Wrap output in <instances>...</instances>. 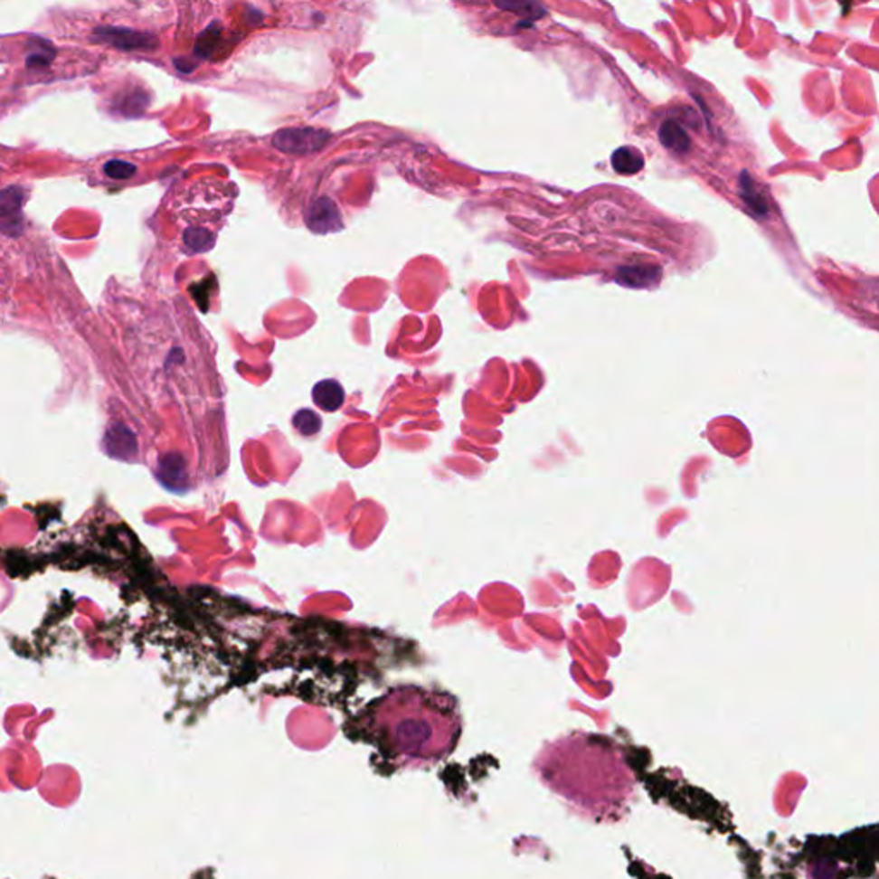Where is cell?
Here are the masks:
<instances>
[{
	"mask_svg": "<svg viewBox=\"0 0 879 879\" xmlns=\"http://www.w3.org/2000/svg\"><path fill=\"white\" fill-rule=\"evenodd\" d=\"M370 744L395 766L424 768L449 756L460 733V716L450 694L399 687L376 699L361 714Z\"/></svg>",
	"mask_w": 879,
	"mask_h": 879,
	"instance_id": "6da1fadb",
	"label": "cell"
},
{
	"mask_svg": "<svg viewBox=\"0 0 879 879\" xmlns=\"http://www.w3.org/2000/svg\"><path fill=\"white\" fill-rule=\"evenodd\" d=\"M330 135L313 128H288L273 136V146L288 155H309L326 145Z\"/></svg>",
	"mask_w": 879,
	"mask_h": 879,
	"instance_id": "7a4b0ae2",
	"label": "cell"
},
{
	"mask_svg": "<svg viewBox=\"0 0 879 879\" xmlns=\"http://www.w3.org/2000/svg\"><path fill=\"white\" fill-rule=\"evenodd\" d=\"M91 40L97 43L112 45L118 51H153L158 47V38L150 33L135 32L129 28L118 26H100L91 33Z\"/></svg>",
	"mask_w": 879,
	"mask_h": 879,
	"instance_id": "3957f363",
	"label": "cell"
},
{
	"mask_svg": "<svg viewBox=\"0 0 879 879\" xmlns=\"http://www.w3.org/2000/svg\"><path fill=\"white\" fill-rule=\"evenodd\" d=\"M306 223L315 234H330L342 229V219L337 204L328 198H320L309 206Z\"/></svg>",
	"mask_w": 879,
	"mask_h": 879,
	"instance_id": "277c9868",
	"label": "cell"
},
{
	"mask_svg": "<svg viewBox=\"0 0 879 879\" xmlns=\"http://www.w3.org/2000/svg\"><path fill=\"white\" fill-rule=\"evenodd\" d=\"M21 204L23 191L19 187H7L0 193V229L11 236L21 227Z\"/></svg>",
	"mask_w": 879,
	"mask_h": 879,
	"instance_id": "5b68a950",
	"label": "cell"
},
{
	"mask_svg": "<svg viewBox=\"0 0 879 879\" xmlns=\"http://www.w3.org/2000/svg\"><path fill=\"white\" fill-rule=\"evenodd\" d=\"M313 401L323 411L334 412L344 404L345 392L336 380H323L313 389Z\"/></svg>",
	"mask_w": 879,
	"mask_h": 879,
	"instance_id": "8992f818",
	"label": "cell"
},
{
	"mask_svg": "<svg viewBox=\"0 0 879 879\" xmlns=\"http://www.w3.org/2000/svg\"><path fill=\"white\" fill-rule=\"evenodd\" d=\"M659 139H661V143L668 150H674L676 153H685L689 150V146H691V141H689L687 133L676 122H672V120H666L659 128Z\"/></svg>",
	"mask_w": 879,
	"mask_h": 879,
	"instance_id": "52a82bcc",
	"label": "cell"
},
{
	"mask_svg": "<svg viewBox=\"0 0 879 879\" xmlns=\"http://www.w3.org/2000/svg\"><path fill=\"white\" fill-rule=\"evenodd\" d=\"M611 165L619 174H624V175L636 174V172L643 169V155L638 152L636 148H629V146L619 148L611 156Z\"/></svg>",
	"mask_w": 879,
	"mask_h": 879,
	"instance_id": "ba28073f",
	"label": "cell"
},
{
	"mask_svg": "<svg viewBox=\"0 0 879 879\" xmlns=\"http://www.w3.org/2000/svg\"><path fill=\"white\" fill-rule=\"evenodd\" d=\"M495 5L502 11H508L519 16L542 17L544 14V7L538 0H493Z\"/></svg>",
	"mask_w": 879,
	"mask_h": 879,
	"instance_id": "9c48e42d",
	"label": "cell"
},
{
	"mask_svg": "<svg viewBox=\"0 0 879 879\" xmlns=\"http://www.w3.org/2000/svg\"><path fill=\"white\" fill-rule=\"evenodd\" d=\"M55 57V51L49 42L36 40L32 43V52L28 53L26 66L32 69L49 68Z\"/></svg>",
	"mask_w": 879,
	"mask_h": 879,
	"instance_id": "30bf717a",
	"label": "cell"
},
{
	"mask_svg": "<svg viewBox=\"0 0 879 879\" xmlns=\"http://www.w3.org/2000/svg\"><path fill=\"white\" fill-rule=\"evenodd\" d=\"M292 424L305 437H313L322 430V420L318 418V414H315L309 409H301L299 412H296L292 418Z\"/></svg>",
	"mask_w": 879,
	"mask_h": 879,
	"instance_id": "8fae6325",
	"label": "cell"
},
{
	"mask_svg": "<svg viewBox=\"0 0 879 879\" xmlns=\"http://www.w3.org/2000/svg\"><path fill=\"white\" fill-rule=\"evenodd\" d=\"M220 40V30L219 26L212 24L206 32L200 34L198 42H196V47H194V52L196 55L200 57H210V53L215 49V45L219 43Z\"/></svg>",
	"mask_w": 879,
	"mask_h": 879,
	"instance_id": "7c38bea8",
	"label": "cell"
},
{
	"mask_svg": "<svg viewBox=\"0 0 879 879\" xmlns=\"http://www.w3.org/2000/svg\"><path fill=\"white\" fill-rule=\"evenodd\" d=\"M105 174L112 179H118V181H124V179H129L133 177L136 174V165L129 164V162H124V160H110L105 164Z\"/></svg>",
	"mask_w": 879,
	"mask_h": 879,
	"instance_id": "4fadbf2b",
	"label": "cell"
}]
</instances>
